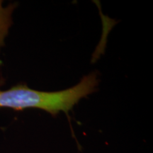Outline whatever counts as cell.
I'll list each match as a JSON object with an SVG mask.
<instances>
[{"label":"cell","mask_w":153,"mask_h":153,"mask_svg":"<svg viewBox=\"0 0 153 153\" xmlns=\"http://www.w3.org/2000/svg\"><path fill=\"white\" fill-rule=\"evenodd\" d=\"M97 73L84 76L77 85L59 91H41L30 89L22 83L7 90L0 89V108L22 111L26 108H39L53 116L62 111L68 114L74 105L82 98L94 92L99 85Z\"/></svg>","instance_id":"obj_1"},{"label":"cell","mask_w":153,"mask_h":153,"mask_svg":"<svg viewBox=\"0 0 153 153\" xmlns=\"http://www.w3.org/2000/svg\"><path fill=\"white\" fill-rule=\"evenodd\" d=\"M16 5V4H10L8 7H3L2 1L0 0V49L4 45V39L13 24L11 15Z\"/></svg>","instance_id":"obj_2"}]
</instances>
